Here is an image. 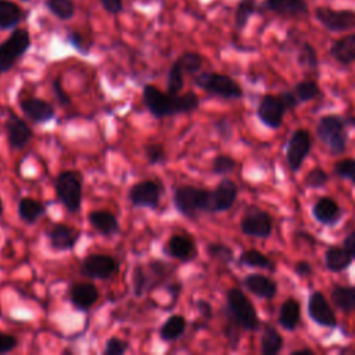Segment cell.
<instances>
[{
  "label": "cell",
  "mask_w": 355,
  "mask_h": 355,
  "mask_svg": "<svg viewBox=\"0 0 355 355\" xmlns=\"http://www.w3.org/2000/svg\"><path fill=\"white\" fill-rule=\"evenodd\" d=\"M103 8L110 14H119L123 8V0H100Z\"/></svg>",
  "instance_id": "cell-50"
},
{
  "label": "cell",
  "mask_w": 355,
  "mask_h": 355,
  "mask_svg": "<svg viewBox=\"0 0 355 355\" xmlns=\"http://www.w3.org/2000/svg\"><path fill=\"white\" fill-rule=\"evenodd\" d=\"M194 85L212 96L222 98H239L243 96L240 85L227 75L218 72H201L194 76Z\"/></svg>",
  "instance_id": "cell-4"
},
{
  "label": "cell",
  "mask_w": 355,
  "mask_h": 355,
  "mask_svg": "<svg viewBox=\"0 0 355 355\" xmlns=\"http://www.w3.org/2000/svg\"><path fill=\"white\" fill-rule=\"evenodd\" d=\"M341 215L338 204L330 197H322L313 205V216L324 225L334 223Z\"/></svg>",
  "instance_id": "cell-27"
},
{
  "label": "cell",
  "mask_w": 355,
  "mask_h": 355,
  "mask_svg": "<svg viewBox=\"0 0 355 355\" xmlns=\"http://www.w3.org/2000/svg\"><path fill=\"white\" fill-rule=\"evenodd\" d=\"M344 247L349 251V254L352 257H355V230L352 233H349L345 240H344Z\"/></svg>",
  "instance_id": "cell-53"
},
{
  "label": "cell",
  "mask_w": 355,
  "mask_h": 355,
  "mask_svg": "<svg viewBox=\"0 0 355 355\" xmlns=\"http://www.w3.org/2000/svg\"><path fill=\"white\" fill-rule=\"evenodd\" d=\"M46 236L53 250L68 251L76 245L78 240L80 239V232L73 226L65 223H55L46 232Z\"/></svg>",
  "instance_id": "cell-14"
},
{
  "label": "cell",
  "mask_w": 355,
  "mask_h": 355,
  "mask_svg": "<svg viewBox=\"0 0 355 355\" xmlns=\"http://www.w3.org/2000/svg\"><path fill=\"white\" fill-rule=\"evenodd\" d=\"M240 227L247 236L268 237L272 232V219L266 212L258 208H250L243 216Z\"/></svg>",
  "instance_id": "cell-13"
},
{
  "label": "cell",
  "mask_w": 355,
  "mask_h": 355,
  "mask_svg": "<svg viewBox=\"0 0 355 355\" xmlns=\"http://www.w3.org/2000/svg\"><path fill=\"white\" fill-rule=\"evenodd\" d=\"M4 129L7 133L8 144L14 150L25 148L33 136L31 126L22 118H19L17 114L11 111L7 115Z\"/></svg>",
  "instance_id": "cell-11"
},
{
  "label": "cell",
  "mask_w": 355,
  "mask_h": 355,
  "mask_svg": "<svg viewBox=\"0 0 355 355\" xmlns=\"http://www.w3.org/2000/svg\"><path fill=\"white\" fill-rule=\"evenodd\" d=\"M236 168V161L225 154H219L212 161V172L216 175H227Z\"/></svg>",
  "instance_id": "cell-42"
},
{
  "label": "cell",
  "mask_w": 355,
  "mask_h": 355,
  "mask_svg": "<svg viewBox=\"0 0 355 355\" xmlns=\"http://www.w3.org/2000/svg\"><path fill=\"white\" fill-rule=\"evenodd\" d=\"M300 62L306 65L308 68H316L318 65V55H316V51L313 49L312 44L309 43H302L301 49H300V57H298Z\"/></svg>",
  "instance_id": "cell-44"
},
{
  "label": "cell",
  "mask_w": 355,
  "mask_h": 355,
  "mask_svg": "<svg viewBox=\"0 0 355 355\" xmlns=\"http://www.w3.org/2000/svg\"><path fill=\"white\" fill-rule=\"evenodd\" d=\"M309 150H311L309 133L304 129L295 130L287 146V162L293 171L300 169Z\"/></svg>",
  "instance_id": "cell-17"
},
{
  "label": "cell",
  "mask_w": 355,
  "mask_h": 355,
  "mask_svg": "<svg viewBox=\"0 0 355 355\" xmlns=\"http://www.w3.org/2000/svg\"><path fill=\"white\" fill-rule=\"evenodd\" d=\"M19 108L26 119L39 125H43L51 121L55 115L54 107L49 101L39 97H33V96L21 98Z\"/></svg>",
  "instance_id": "cell-12"
},
{
  "label": "cell",
  "mask_w": 355,
  "mask_h": 355,
  "mask_svg": "<svg viewBox=\"0 0 355 355\" xmlns=\"http://www.w3.org/2000/svg\"><path fill=\"white\" fill-rule=\"evenodd\" d=\"M308 313L318 324L324 327L336 326V315L324 295L319 291L311 294L308 301Z\"/></svg>",
  "instance_id": "cell-21"
},
{
  "label": "cell",
  "mask_w": 355,
  "mask_h": 355,
  "mask_svg": "<svg viewBox=\"0 0 355 355\" xmlns=\"http://www.w3.org/2000/svg\"><path fill=\"white\" fill-rule=\"evenodd\" d=\"M326 180H327V175L320 168L312 169L306 176V184L311 187H320L326 183Z\"/></svg>",
  "instance_id": "cell-46"
},
{
  "label": "cell",
  "mask_w": 355,
  "mask_h": 355,
  "mask_svg": "<svg viewBox=\"0 0 355 355\" xmlns=\"http://www.w3.org/2000/svg\"><path fill=\"white\" fill-rule=\"evenodd\" d=\"M336 173L355 183V159H343L336 165Z\"/></svg>",
  "instance_id": "cell-45"
},
{
  "label": "cell",
  "mask_w": 355,
  "mask_h": 355,
  "mask_svg": "<svg viewBox=\"0 0 355 355\" xmlns=\"http://www.w3.org/2000/svg\"><path fill=\"white\" fill-rule=\"evenodd\" d=\"M46 204L32 197H22L17 205V214L19 219L28 225H33L46 214Z\"/></svg>",
  "instance_id": "cell-25"
},
{
  "label": "cell",
  "mask_w": 355,
  "mask_h": 355,
  "mask_svg": "<svg viewBox=\"0 0 355 355\" xmlns=\"http://www.w3.org/2000/svg\"><path fill=\"white\" fill-rule=\"evenodd\" d=\"M293 354H294V355H304V354L312 355V354H313V351H312V349H298V351H294Z\"/></svg>",
  "instance_id": "cell-56"
},
{
  "label": "cell",
  "mask_w": 355,
  "mask_h": 355,
  "mask_svg": "<svg viewBox=\"0 0 355 355\" xmlns=\"http://www.w3.org/2000/svg\"><path fill=\"white\" fill-rule=\"evenodd\" d=\"M295 272L300 276H306L311 273V265L308 262H298L295 266Z\"/></svg>",
  "instance_id": "cell-54"
},
{
  "label": "cell",
  "mask_w": 355,
  "mask_h": 355,
  "mask_svg": "<svg viewBox=\"0 0 355 355\" xmlns=\"http://www.w3.org/2000/svg\"><path fill=\"white\" fill-rule=\"evenodd\" d=\"M164 252L168 257L187 262L197 257V245L190 236L176 233L166 240L164 245Z\"/></svg>",
  "instance_id": "cell-15"
},
{
  "label": "cell",
  "mask_w": 355,
  "mask_h": 355,
  "mask_svg": "<svg viewBox=\"0 0 355 355\" xmlns=\"http://www.w3.org/2000/svg\"><path fill=\"white\" fill-rule=\"evenodd\" d=\"M144 157L150 165H164L166 162V151L161 143L146 144Z\"/></svg>",
  "instance_id": "cell-39"
},
{
  "label": "cell",
  "mask_w": 355,
  "mask_h": 355,
  "mask_svg": "<svg viewBox=\"0 0 355 355\" xmlns=\"http://www.w3.org/2000/svg\"><path fill=\"white\" fill-rule=\"evenodd\" d=\"M98 288L90 282H78L69 287V301L78 311H89L98 300Z\"/></svg>",
  "instance_id": "cell-20"
},
{
  "label": "cell",
  "mask_w": 355,
  "mask_h": 355,
  "mask_svg": "<svg viewBox=\"0 0 355 355\" xmlns=\"http://www.w3.org/2000/svg\"><path fill=\"white\" fill-rule=\"evenodd\" d=\"M351 259H352V255L345 247L344 248L330 247L326 251V263H327V268L333 272L344 270L351 263Z\"/></svg>",
  "instance_id": "cell-30"
},
{
  "label": "cell",
  "mask_w": 355,
  "mask_h": 355,
  "mask_svg": "<svg viewBox=\"0 0 355 355\" xmlns=\"http://www.w3.org/2000/svg\"><path fill=\"white\" fill-rule=\"evenodd\" d=\"M176 211L189 218H197L198 212H209L211 208V190L196 187L191 184L178 186L172 197Z\"/></svg>",
  "instance_id": "cell-2"
},
{
  "label": "cell",
  "mask_w": 355,
  "mask_h": 355,
  "mask_svg": "<svg viewBox=\"0 0 355 355\" xmlns=\"http://www.w3.org/2000/svg\"><path fill=\"white\" fill-rule=\"evenodd\" d=\"M129 349L128 341L119 337H111L105 341V347L103 349L104 355H122Z\"/></svg>",
  "instance_id": "cell-43"
},
{
  "label": "cell",
  "mask_w": 355,
  "mask_h": 355,
  "mask_svg": "<svg viewBox=\"0 0 355 355\" xmlns=\"http://www.w3.org/2000/svg\"><path fill=\"white\" fill-rule=\"evenodd\" d=\"M3 209H4V207H3V201H1V198H0V216L3 215Z\"/></svg>",
  "instance_id": "cell-57"
},
{
  "label": "cell",
  "mask_w": 355,
  "mask_h": 355,
  "mask_svg": "<svg viewBox=\"0 0 355 355\" xmlns=\"http://www.w3.org/2000/svg\"><path fill=\"white\" fill-rule=\"evenodd\" d=\"M51 86H53V92H54V94L57 96V100L60 101V104L64 105V107H68V105L71 104V100H69V96L64 92L60 79H54L53 83H51Z\"/></svg>",
  "instance_id": "cell-49"
},
{
  "label": "cell",
  "mask_w": 355,
  "mask_h": 355,
  "mask_svg": "<svg viewBox=\"0 0 355 355\" xmlns=\"http://www.w3.org/2000/svg\"><path fill=\"white\" fill-rule=\"evenodd\" d=\"M262 11L273 12L280 17L298 18L309 12V6L306 0H263L259 4Z\"/></svg>",
  "instance_id": "cell-16"
},
{
  "label": "cell",
  "mask_w": 355,
  "mask_h": 355,
  "mask_svg": "<svg viewBox=\"0 0 355 355\" xmlns=\"http://www.w3.org/2000/svg\"><path fill=\"white\" fill-rule=\"evenodd\" d=\"M22 1H28V0H22Z\"/></svg>",
  "instance_id": "cell-58"
},
{
  "label": "cell",
  "mask_w": 355,
  "mask_h": 355,
  "mask_svg": "<svg viewBox=\"0 0 355 355\" xmlns=\"http://www.w3.org/2000/svg\"><path fill=\"white\" fill-rule=\"evenodd\" d=\"M300 305L295 300L288 298L283 302L279 312V323L286 330H294L300 322Z\"/></svg>",
  "instance_id": "cell-29"
},
{
  "label": "cell",
  "mask_w": 355,
  "mask_h": 355,
  "mask_svg": "<svg viewBox=\"0 0 355 355\" xmlns=\"http://www.w3.org/2000/svg\"><path fill=\"white\" fill-rule=\"evenodd\" d=\"M283 347V338L277 333V330L273 326H266L262 334V354L263 355H275L277 354Z\"/></svg>",
  "instance_id": "cell-32"
},
{
  "label": "cell",
  "mask_w": 355,
  "mask_h": 355,
  "mask_svg": "<svg viewBox=\"0 0 355 355\" xmlns=\"http://www.w3.org/2000/svg\"><path fill=\"white\" fill-rule=\"evenodd\" d=\"M80 273L90 279L107 280L119 270L118 261L108 254H89L79 268Z\"/></svg>",
  "instance_id": "cell-10"
},
{
  "label": "cell",
  "mask_w": 355,
  "mask_h": 355,
  "mask_svg": "<svg viewBox=\"0 0 355 355\" xmlns=\"http://www.w3.org/2000/svg\"><path fill=\"white\" fill-rule=\"evenodd\" d=\"M259 6L257 0H240L234 10V26L236 29L241 31L247 26L250 18L259 11Z\"/></svg>",
  "instance_id": "cell-31"
},
{
  "label": "cell",
  "mask_w": 355,
  "mask_h": 355,
  "mask_svg": "<svg viewBox=\"0 0 355 355\" xmlns=\"http://www.w3.org/2000/svg\"><path fill=\"white\" fill-rule=\"evenodd\" d=\"M44 4L53 15L62 21L71 19L75 14V4L72 0H46Z\"/></svg>",
  "instance_id": "cell-35"
},
{
  "label": "cell",
  "mask_w": 355,
  "mask_h": 355,
  "mask_svg": "<svg viewBox=\"0 0 355 355\" xmlns=\"http://www.w3.org/2000/svg\"><path fill=\"white\" fill-rule=\"evenodd\" d=\"M227 308L237 324L245 330H255L259 324L258 315L251 301L239 288H230L226 294Z\"/></svg>",
  "instance_id": "cell-7"
},
{
  "label": "cell",
  "mask_w": 355,
  "mask_h": 355,
  "mask_svg": "<svg viewBox=\"0 0 355 355\" xmlns=\"http://www.w3.org/2000/svg\"><path fill=\"white\" fill-rule=\"evenodd\" d=\"M132 287L135 295L140 297L147 290H151V277L148 270L143 265H136L132 272Z\"/></svg>",
  "instance_id": "cell-33"
},
{
  "label": "cell",
  "mask_w": 355,
  "mask_h": 355,
  "mask_svg": "<svg viewBox=\"0 0 355 355\" xmlns=\"http://www.w3.org/2000/svg\"><path fill=\"white\" fill-rule=\"evenodd\" d=\"M316 21L330 32H347L355 28V10H336L327 6H319L313 10Z\"/></svg>",
  "instance_id": "cell-8"
},
{
  "label": "cell",
  "mask_w": 355,
  "mask_h": 355,
  "mask_svg": "<svg viewBox=\"0 0 355 355\" xmlns=\"http://www.w3.org/2000/svg\"><path fill=\"white\" fill-rule=\"evenodd\" d=\"M183 72L178 67V64L173 61L168 71V78H166V92L171 94H179L180 90L183 89Z\"/></svg>",
  "instance_id": "cell-37"
},
{
  "label": "cell",
  "mask_w": 355,
  "mask_h": 355,
  "mask_svg": "<svg viewBox=\"0 0 355 355\" xmlns=\"http://www.w3.org/2000/svg\"><path fill=\"white\" fill-rule=\"evenodd\" d=\"M286 111V105L282 97L276 96H265L262 97L258 105V118L269 128H279L283 121V114Z\"/></svg>",
  "instance_id": "cell-19"
},
{
  "label": "cell",
  "mask_w": 355,
  "mask_h": 355,
  "mask_svg": "<svg viewBox=\"0 0 355 355\" xmlns=\"http://www.w3.org/2000/svg\"><path fill=\"white\" fill-rule=\"evenodd\" d=\"M141 96L144 105L155 118L189 114L196 111L200 105V98L194 92L171 94L168 92H161L157 86L150 83L143 86Z\"/></svg>",
  "instance_id": "cell-1"
},
{
  "label": "cell",
  "mask_w": 355,
  "mask_h": 355,
  "mask_svg": "<svg viewBox=\"0 0 355 355\" xmlns=\"http://www.w3.org/2000/svg\"><path fill=\"white\" fill-rule=\"evenodd\" d=\"M318 136L331 154H341L347 147L345 122L337 115H326L319 119Z\"/></svg>",
  "instance_id": "cell-5"
},
{
  "label": "cell",
  "mask_w": 355,
  "mask_h": 355,
  "mask_svg": "<svg viewBox=\"0 0 355 355\" xmlns=\"http://www.w3.org/2000/svg\"><path fill=\"white\" fill-rule=\"evenodd\" d=\"M319 93H320L319 86L313 80L300 82L294 89V94L298 101H309L315 98Z\"/></svg>",
  "instance_id": "cell-40"
},
{
  "label": "cell",
  "mask_w": 355,
  "mask_h": 355,
  "mask_svg": "<svg viewBox=\"0 0 355 355\" xmlns=\"http://www.w3.org/2000/svg\"><path fill=\"white\" fill-rule=\"evenodd\" d=\"M58 201L71 214H78L82 207V178L75 171H62L55 178L54 183Z\"/></svg>",
  "instance_id": "cell-3"
},
{
  "label": "cell",
  "mask_w": 355,
  "mask_h": 355,
  "mask_svg": "<svg viewBox=\"0 0 355 355\" xmlns=\"http://www.w3.org/2000/svg\"><path fill=\"white\" fill-rule=\"evenodd\" d=\"M196 306H197V309L200 311V313H201L202 316L211 318V315H212V308H211V305H209L207 301L198 300V301L196 302Z\"/></svg>",
  "instance_id": "cell-51"
},
{
  "label": "cell",
  "mask_w": 355,
  "mask_h": 355,
  "mask_svg": "<svg viewBox=\"0 0 355 355\" xmlns=\"http://www.w3.org/2000/svg\"><path fill=\"white\" fill-rule=\"evenodd\" d=\"M331 298L340 309L355 311V287H337L333 290Z\"/></svg>",
  "instance_id": "cell-34"
},
{
  "label": "cell",
  "mask_w": 355,
  "mask_h": 355,
  "mask_svg": "<svg viewBox=\"0 0 355 355\" xmlns=\"http://www.w3.org/2000/svg\"><path fill=\"white\" fill-rule=\"evenodd\" d=\"M330 55L343 65L355 62V32L337 39L330 47Z\"/></svg>",
  "instance_id": "cell-24"
},
{
  "label": "cell",
  "mask_w": 355,
  "mask_h": 355,
  "mask_svg": "<svg viewBox=\"0 0 355 355\" xmlns=\"http://www.w3.org/2000/svg\"><path fill=\"white\" fill-rule=\"evenodd\" d=\"M31 47V35L26 29H15L3 43H0V73L8 72Z\"/></svg>",
  "instance_id": "cell-6"
},
{
  "label": "cell",
  "mask_w": 355,
  "mask_h": 355,
  "mask_svg": "<svg viewBox=\"0 0 355 355\" xmlns=\"http://www.w3.org/2000/svg\"><path fill=\"white\" fill-rule=\"evenodd\" d=\"M243 284L248 291H251L257 297L266 298V300L273 298L276 295V291H277V286L272 279H269L263 275H258V273L248 275L244 279Z\"/></svg>",
  "instance_id": "cell-23"
},
{
  "label": "cell",
  "mask_w": 355,
  "mask_h": 355,
  "mask_svg": "<svg viewBox=\"0 0 355 355\" xmlns=\"http://www.w3.org/2000/svg\"><path fill=\"white\" fill-rule=\"evenodd\" d=\"M282 100H283L286 108H294V107L297 105V103H298L295 94H294V93H290V92L283 93V94H282Z\"/></svg>",
  "instance_id": "cell-52"
},
{
  "label": "cell",
  "mask_w": 355,
  "mask_h": 355,
  "mask_svg": "<svg viewBox=\"0 0 355 355\" xmlns=\"http://www.w3.org/2000/svg\"><path fill=\"white\" fill-rule=\"evenodd\" d=\"M87 220L90 226L103 236H114L119 232V222L116 216L105 209H96L90 211L87 215Z\"/></svg>",
  "instance_id": "cell-22"
},
{
  "label": "cell",
  "mask_w": 355,
  "mask_h": 355,
  "mask_svg": "<svg viewBox=\"0 0 355 355\" xmlns=\"http://www.w3.org/2000/svg\"><path fill=\"white\" fill-rule=\"evenodd\" d=\"M24 19L22 8L11 0H0V31L11 29Z\"/></svg>",
  "instance_id": "cell-28"
},
{
  "label": "cell",
  "mask_w": 355,
  "mask_h": 355,
  "mask_svg": "<svg viewBox=\"0 0 355 355\" xmlns=\"http://www.w3.org/2000/svg\"><path fill=\"white\" fill-rule=\"evenodd\" d=\"M68 42L71 43V46H73L79 53H83V54H87L89 53V44L85 43V37L78 33V32H69L68 36H67Z\"/></svg>",
  "instance_id": "cell-48"
},
{
  "label": "cell",
  "mask_w": 355,
  "mask_h": 355,
  "mask_svg": "<svg viewBox=\"0 0 355 355\" xmlns=\"http://www.w3.org/2000/svg\"><path fill=\"white\" fill-rule=\"evenodd\" d=\"M240 262L245 263L248 266H257V268H266L273 269V263L258 250H248L244 251L240 257Z\"/></svg>",
  "instance_id": "cell-38"
},
{
  "label": "cell",
  "mask_w": 355,
  "mask_h": 355,
  "mask_svg": "<svg viewBox=\"0 0 355 355\" xmlns=\"http://www.w3.org/2000/svg\"><path fill=\"white\" fill-rule=\"evenodd\" d=\"M207 252L211 258L222 263H229L233 259L232 248L223 243H209L207 247Z\"/></svg>",
  "instance_id": "cell-41"
},
{
  "label": "cell",
  "mask_w": 355,
  "mask_h": 355,
  "mask_svg": "<svg viewBox=\"0 0 355 355\" xmlns=\"http://www.w3.org/2000/svg\"><path fill=\"white\" fill-rule=\"evenodd\" d=\"M164 187L159 182L146 179L135 183L128 191V200L136 208L157 209L159 207Z\"/></svg>",
  "instance_id": "cell-9"
},
{
  "label": "cell",
  "mask_w": 355,
  "mask_h": 355,
  "mask_svg": "<svg viewBox=\"0 0 355 355\" xmlns=\"http://www.w3.org/2000/svg\"><path fill=\"white\" fill-rule=\"evenodd\" d=\"M17 345H18V340L15 336L0 331V354L11 352L17 348Z\"/></svg>",
  "instance_id": "cell-47"
},
{
  "label": "cell",
  "mask_w": 355,
  "mask_h": 355,
  "mask_svg": "<svg viewBox=\"0 0 355 355\" xmlns=\"http://www.w3.org/2000/svg\"><path fill=\"white\" fill-rule=\"evenodd\" d=\"M186 327H187V320L184 316L171 315L159 327L158 334L162 341L171 343V341L179 340L184 334Z\"/></svg>",
  "instance_id": "cell-26"
},
{
  "label": "cell",
  "mask_w": 355,
  "mask_h": 355,
  "mask_svg": "<svg viewBox=\"0 0 355 355\" xmlns=\"http://www.w3.org/2000/svg\"><path fill=\"white\" fill-rule=\"evenodd\" d=\"M166 288H168V293L172 295V298L176 301V298L179 297V294L182 291V284L179 282H176V283L169 284Z\"/></svg>",
  "instance_id": "cell-55"
},
{
  "label": "cell",
  "mask_w": 355,
  "mask_h": 355,
  "mask_svg": "<svg viewBox=\"0 0 355 355\" xmlns=\"http://www.w3.org/2000/svg\"><path fill=\"white\" fill-rule=\"evenodd\" d=\"M175 62L182 69L183 73H196L202 67V57L198 53L194 51H186L180 54Z\"/></svg>",
  "instance_id": "cell-36"
},
{
  "label": "cell",
  "mask_w": 355,
  "mask_h": 355,
  "mask_svg": "<svg viewBox=\"0 0 355 355\" xmlns=\"http://www.w3.org/2000/svg\"><path fill=\"white\" fill-rule=\"evenodd\" d=\"M237 186L230 179H222L214 190H211L209 212H223L233 207L237 198Z\"/></svg>",
  "instance_id": "cell-18"
}]
</instances>
